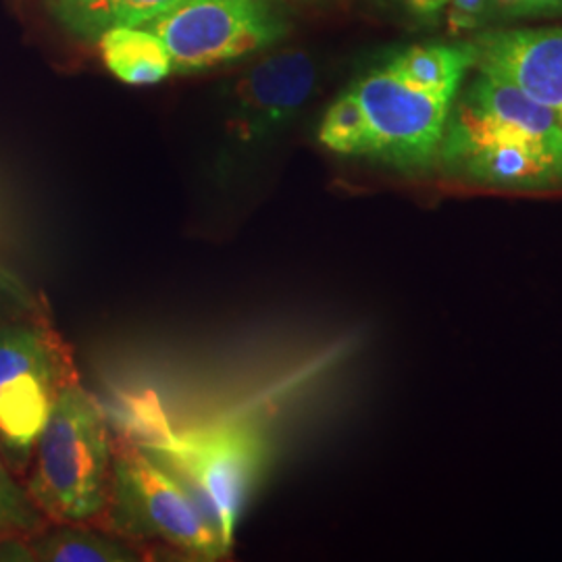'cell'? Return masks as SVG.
<instances>
[{
  "label": "cell",
  "instance_id": "2",
  "mask_svg": "<svg viewBox=\"0 0 562 562\" xmlns=\"http://www.w3.org/2000/svg\"><path fill=\"white\" fill-rule=\"evenodd\" d=\"M113 438L101 406L71 378L63 385L27 467L25 492L50 522H101L109 504Z\"/></svg>",
  "mask_w": 562,
  "mask_h": 562
},
{
  "label": "cell",
  "instance_id": "14",
  "mask_svg": "<svg viewBox=\"0 0 562 562\" xmlns=\"http://www.w3.org/2000/svg\"><path fill=\"white\" fill-rule=\"evenodd\" d=\"M48 525L0 454V548L25 546Z\"/></svg>",
  "mask_w": 562,
  "mask_h": 562
},
{
  "label": "cell",
  "instance_id": "7",
  "mask_svg": "<svg viewBox=\"0 0 562 562\" xmlns=\"http://www.w3.org/2000/svg\"><path fill=\"white\" fill-rule=\"evenodd\" d=\"M144 27L165 42L173 71L241 59L285 36V21L269 0H183Z\"/></svg>",
  "mask_w": 562,
  "mask_h": 562
},
{
  "label": "cell",
  "instance_id": "15",
  "mask_svg": "<svg viewBox=\"0 0 562 562\" xmlns=\"http://www.w3.org/2000/svg\"><path fill=\"white\" fill-rule=\"evenodd\" d=\"M38 308L41 306L30 299L20 281L0 269V325Z\"/></svg>",
  "mask_w": 562,
  "mask_h": 562
},
{
  "label": "cell",
  "instance_id": "1",
  "mask_svg": "<svg viewBox=\"0 0 562 562\" xmlns=\"http://www.w3.org/2000/svg\"><path fill=\"white\" fill-rule=\"evenodd\" d=\"M438 159L477 186L522 192L561 188V115L480 71L461 101L452 102Z\"/></svg>",
  "mask_w": 562,
  "mask_h": 562
},
{
  "label": "cell",
  "instance_id": "5",
  "mask_svg": "<svg viewBox=\"0 0 562 562\" xmlns=\"http://www.w3.org/2000/svg\"><path fill=\"white\" fill-rule=\"evenodd\" d=\"M71 350L42 308L0 325V454L25 473L63 385L76 378Z\"/></svg>",
  "mask_w": 562,
  "mask_h": 562
},
{
  "label": "cell",
  "instance_id": "18",
  "mask_svg": "<svg viewBox=\"0 0 562 562\" xmlns=\"http://www.w3.org/2000/svg\"><path fill=\"white\" fill-rule=\"evenodd\" d=\"M404 4L417 18H436L448 0H404Z\"/></svg>",
  "mask_w": 562,
  "mask_h": 562
},
{
  "label": "cell",
  "instance_id": "11",
  "mask_svg": "<svg viewBox=\"0 0 562 562\" xmlns=\"http://www.w3.org/2000/svg\"><path fill=\"white\" fill-rule=\"evenodd\" d=\"M32 561L46 562H136L142 552L127 540L86 522H50L27 540Z\"/></svg>",
  "mask_w": 562,
  "mask_h": 562
},
{
  "label": "cell",
  "instance_id": "10",
  "mask_svg": "<svg viewBox=\"0 0 562 562\" xmlns=\"http://www.w3.org/2000/svg\"><path fill=\"white\" fill-rule=\"evenodd\" d=\"M183 0H41L65 32L80 41H101L117 27H136L157 20Z\"/></svg>",
  "mask_w": 562,
  "mask_h": 562
},
{
  "label": "cell",
  "instance_id": "6",
  "mask_svg": "<svg viewBox=\"0 0 562 562\" xmlns=\"http://www.w3.org/2000/svg\"><path fill=\"white\" fill-rule=\"evenodd\" d=\"M362 115L359 157L423 171L438 161L446 121L454 99L423 90L387 65L350 88Z\"/></svg>",
  "mask_w": 562,
  "mask_h": 562
},
{
  "label": "cell",
  "instance_id": "20",
  "mask_svg": "<svg viewBox=\"0 0 562 562\" xmlns=\"http://www.w3.org/2000/svg\"><path fill=\"white\" fill-rule=\"evenodd\" d=\"M561 120H562V115H561Z\"/></svg>",
  "mask_w": 562,
  "mask_h": 562
},
{
  "label": "cell",
  "instance_id": "3",
  "mask_svg": "<svg viewBox=\"0 0 562 562\" xmlns=\"http://www.w3.org/2000/svg\"><path fill=\"white\" fill-rule=\"evenodd\" d=\"M140 448L199 504L229 548L267 461L255 422H220L186 431H148Z\"/></svg>",
  "mask_w": 562,
  "mask_h": 562
},
{
  "label": "cell",
  "instance_id": "16",
  "mask_svg": "<svg viewBox=\"0 0 562 562\" xmlns=\"http://www.w3.org/2000/svg\"><path fill=\"white\" fill-rule=\"evenodd\" d=\"M448 30L450 34H462L477 30L490 20V0H448Z\"/></svg>",
  "mask_w": 562,
  "mask_h": 562
},
{
  "label": "cell",
  "instance_id": "17",
  "mask_svg": "<svg viewBox=\"0 0 562 562\" xmlns=\"http://www.w3.org/2000/svg\"><path fill=\"white\" fill-rule=\"evenodd\" d=\"M562 15V0H521L519 20Z\"/></svg>",
  "mask_w": 562,
  "mask_h": 562
},
{
  "label": "cell",
  "instance_id": "9",
  "mask_svg": "<svg viewBox=\"0 0 562 562\" xmlns=\"http://www.w3.org/2000/svg\"><path fill=\"white\" fill-rule=\"evenodd\" d=\"M475 67L562 115V27L483 34Z\"/></svg>",
  "mask_w": 562,
  "mask_h": 562
},
{
  "label": "cell",
  "instance_id": "12",
  "mask_svg": "<svg viewBox=\"0 0 562 562\" xmlns=\"http://www.w3.org/2000/svg\"><path fill=\"white\" fill-rule=\"evenodd\" d=\"M106 69L130 86H150L173 74V60L165 42L144 25L117 27L99 41Z\"/></svg>",
  "mask_w": 562,
  "mask_h": 562
},
{
  "label": "cell",
  "instance_id": "19",
  "mask_svg": "<svg viewBox=\"0 0 562 562\" xmlns=\"http://www.w3.org/2000/svg\"><path fill=\"white\" fill-rule=\"evenodd\" d=\"M385 2H396V4H404V0H385Z\"/></svg>",
  "mask_w": 562,
  "mask_h": 562
},
{
  "label": "cell",
  "instance_id": "8",
  "mask_svg": "<svg viewBox=\"0 0 562 562\" xmlns=\"http://www.w3.org/2000/svg\"><path fill=\"white\" fill-rule=\"evenodd\" d=\"M317 86V65L311 55L285 50L262 59L241 78L227 120L229 138L257 146L273 138L299 115Z\"/></svg>",
  "mask_w": 562,
  "mask_h": 562
},
{
  "label": "cell",
  "instance_id": "13",
  "mask_svg": "<svg viewBox=\"0 0 562 562\" xmlns=\"http://www.w3.org/2000/svg\"><path fill=\"white\" fill-rule=\"evenodd\" d=\"M473 42L422 44L404 50L387 63L392 71L423 90L457 99L464 74L475 67Z\"/></svg>",
  "mask_w": 562,
  "mask_h": 562
},
{
  "label": "cell",
  "instance_id": "4",
  "mask_svg": "<svg viewBox=\"0 0 562 562\" xmlns=\"http://www.w3.org/2000/svg\"><path fill=\"white\" fill-rule=\"evenodd\" d=\"M102 529L127 542H161L192 561H223L232 548L199 504L132 438L113 440V469Z\"/></svg>",
  "mask_w": 562,
  "mask_h": 562
}]
</instances>
